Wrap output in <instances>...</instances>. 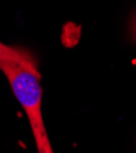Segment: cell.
Returning a JSON list of instances; mask_svg holds the SVG:
<instances>
[{"mask_svg": "<svg viewBox=\"0 0 136 153\" xmlns=\"http://www.w3.org/2000/svg\"><path fill=\"white\" fill-rule=\"evenodd\" d=\"M3 62L20 64V65H23L28 69L38 71V69H37V60L30 50L25 48L6 45L3 42H0V64Z\"/></svg>", "mask_w": 136, "mask_h": 153, "instance_id": "7a4b0ae2", "label": "cell"}, {"mask_svg": "<svg viewBox=\"0 0 136 153\" xmlns=\"http://www.w3.org/2000/svg\"><path fill=\"white\" fill-rule=\"evenodd\" d=\"M131 34H132V38L136 41V14H135L132 22H131Z\"/></svg>", "mask_w": 136, "mask_h": 153, "instance_id": "3957f363", "label": "cell"}, {"mask_svg": "<svg viewBox=\"0 0 136 153\" xmlns=\"http://www.w3.org/2000/svg\"><path fill=\"white\" fill-rule=\"evenodd\" d=\"M0 70L6 76L16 99L27 114L38 153H54L42 117L39 72L14 62L0 64Z\"/></svg>", "mask_w": 136, "mask_h": 153, "instance_id": "6da1fadb", "label": "cell"}]
</instances>
